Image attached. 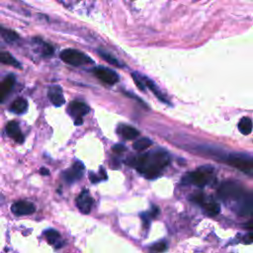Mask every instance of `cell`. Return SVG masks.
Listing matches in <instances>:
<instances>
[{
  "instance_id": "obj_4",
  "label": "cell",
  "mask_w": 253,
  "mask_h": 253,
  "mask_svg": "<svg viewBox=\"0 0 253 253\" xmlns=\"http://www.w3.org/2000/svg\"><path fill=\"white\" fill-rule=\"evenodd\" d=\"M226 162L232 167L244 172L247 175L253 174V160L248 155L236 154V153L230 154L227 157Z\"/></svg>"
},
{
  "instance_id": "obj_7",
  "label": "cell",
  "mask_w": 253,
  "mask_h": 253,
  "mask_svg": "<svg viewBox=\"0 0 253 253\" xmlns=\"http://www.w3.org/2000/svg\"><path fill=\"white\" fill-rule=\"evenodd\" d=\"M93 73L99 80H101L102 82H104L106 84L113 85L119 81L118 74L114 70L104 67V66L95 67L93 69Z\"/></svg>"
},
{
  "instance_id": "obj_1",
  "label": "cell",
  "mask_w": 253,
  "mask_h": 253,
  "mask_svg": "<svg viewBox=\"0 0 253 253\" xmlns=\"http://www.w3.org/2000/svg\"><path fill=\"white\" fill-rule=\"evenodd\" d=\"M127 163L130 166L135 167L145 178L153 179L156 178L160 171L168 165L169 155L165 150L158 149L137 157H132L130 160H127Z\"/></svg>"
},
{
  "instance_id": "obj_13",
  "label": "cell",
  "mask_w": 253,
  "mask_h": 253,
  "mask_svg": "<svg viewBox=\"0 0 253 253\" xmlns=\"http://www.w3.org/2000/svg\"><path fill=\"white\" fill-rule=\"evenodd\" d=\"M16 79L13 74H9L1 83H0V103L4 101L6 96L10 93L14 87Z\"/></svg>"
},
{
  "instance_id": "obj_11",
  "label": "cell",
  "mask_w": 253,
  "mask_h": 253,
  "mask_svg": "<svg viewBox=\"0 0 253 253\" xmlns=\"http://www.w3.org/2000/svg\"><path fill=\"white\" fill-rule=\"evenodd\" d=\"M47 96H48L49 101L55 107H60L65 103V100H64V97L62 94V89L57 85H54V86H51L48 88Z\"/></svg>"
},
{
  "instance_id": "obj_3",
  "label": "cell",
  "mask_w": 253,
  "mask_h": 253,
  "mask_svg": "<svg viewBox=\"0 0 253 253\" xmlns=\"http://www.w3.org/2000/svg\"><path fill=\"white\" fill-rule=\"evenodd\" d=\"M61 60L69 65L72 66H81L89 63H93V60L91 57H89L84 52L73 49V48H66L63 49L59 54Z\"/></svg>"
},
{
  "instance_id": "obj_25",
  "label": "cell",
  "mask_w": 253,
  "mask_h": 253,
  "mask_svg": "<svg viewBox=\"0 0 253 253\" xmlns=\"http://www.w3.org/2000/svg\"><path fill=\"white\" fill-rule=\"evenodd\" d=\"M131 76H132V79H133L134 82H135V85H136L141 91H144V90H145V86H144V84H143V82H142V80H141V78H140V75L133 72V73H131Z\"/></svg>"
},
{
  "instance_id": "obj_12",
  "label": "cell",
  "mask_w": 253,
  "mask_h": 253,
  "mask_svg": "<svg viewBox=\"0 0 253 253\" xmlns=\"http://www.w3.org/2000/svg\"><path fill=\"white\" fill-rule=\"evenodd\" d=\"M6 132L16 142L22 143L24 141V135L21 132V129H20V126H19L18 123L15 122V121H11L6 125Z\"/></svg>"
},
{
  "instance_id": "obj_22",
  "label": "cell",
  "mask_w": 253,
  "mask_h": 253,
  "mask_svg": "<svg viewBox=\"0 0 253 253\" xmlns=\"http://www.w3.org/2000/svg\"><path fill=\"white\" fill-rule=\"evenodd\" d=\"M253 211V203H252V197L249 195L245 201L242 203L241 207H240V211L239 213L241 215H250L252 213Z\"/></svg>"
},
{
  "instance_id": "obj_18",
  "label": "cell",
  "mask_w": 253,
  "mask_h": 253,
  "mask_svg": "<svg viewBox=\"0 0 253 253\" xmlns=\"http://www.w3.org/2000/svg\"><path fill=\"white\" fill-rule=\"evenodd\" d=\"M44 236H45L46 241L49 244L55 245V247H57V248L61 246V243H58V240L60 239V234L56 230L47 229V230L44 231Z\"/></svg>"
},
{
  "instance_id": "obj_31",
  "label": "cell",
  "mask_w": 253,
  "mask_h": 253,
  "mask_svg": "<svg viewBox=\"0 0 253 253\" xmlns=\"http://www.w3.org/2000/svg\"><path fill=\"white\" fill-rule=\"evenodd\" d=\"M252 239H253V237H252V233H251V232H249V233L245 236L244 241H245V243H251V242H252Z\"/></svg>"
},
{
  "instance_id": "obj_19",
  "label": "cell",
  "mask_w": 253,
  "mask_h": 253,
  "mask_svg": "<svg viewBox=\"0 0 253 253\" xmlns=\"http://www.w3.org/2000/svg\"><path fill=\"white\" fill-rule=\"evenodd\" d=\"M202 206L205 208L208 214H210V215H216L220 211V207L217 203H215L213 201H206V198H205Z\"/></svg>"
},
{
  "instance_id": "obj_27",
  "label": "cell",
  "mask_w": 253,
  "mask_h": 253,
  "mask_svg": "<svg viewBox=\"0 0 253 253\" xmlns=\"http://www.w3.org/2000/svg\"><path fill=\"white\" fill-rule=\"evenodd\" d=\"M43 55L48 56L53 53V47L49 43H43V48H42Z\"/></svg>"
},
{
  "instance_id": "obj_16",
  "label": "cell",
  "mask_w": 253,
  "mask_h": 253,
  "mask_svg": "<svg viewBox=\"0 0 253 253\" xmlns=\"http://www.w3.org/2000/svg\"><path fill=\"white\" fill-rule=\"evenodd\" d=\"M10 109L15 114H24L28 110V102L24 98H18L12 103Z\"/></svg>"
},
{
  "instance_id": "obj_30",
  "label": "cell",
  "mask_w": 253,
  "mask_h": 253,
  "mask_svg": "<svg viewBox=\"0 0 253 253\" xmlns=\"http://www.w3.org/2000/svg\"><path fill=\"white\" fill-rule=\"evenodd\" d=\"M89 179L91 180L92 183H98V182H100V181L102 180L100 177H98V176H97L96 174H94V173H90Z\"/></svg>"
},
{
  "instance_id": "obj_10",
  "label": "cell",
  "mask_w": 253,
  "mask_h": 253,
  "mask_svg": "<svg viewBox=\"0 0 253 253\" xmlns=\"http://www.w3.org/2000/svg\"><path fill=\"white\" fill-rule=\"evenodd\" d=\"M83 170H84V165L82 162L80 161H76L73 166L71 168H69L68 170H66L64 173H63V176H64V179L69 182V183H73L74 181L78 180L79 178H81L82 176V173H83Z\"/></svg>"
},
{
  "instance_id": "obj_20",
  "label": "cell",
  "mask_w": 253,
  "mask_h": 253,
  "mask_svg": "<svg viewBox=\"0 0 253 253\" xmlns=\"http://www.w3.org/2000/svg\"><path fill=\"white\" fill-rule=\"evenodd\" d=\"M238 128L242 134H250L252 131V121L250 118L244 117L238 123Z\"/></svg>"
},
{
  "instance_id": "obj_32",
  "label": "cell",
  "mask_w": 253,
  "mask_h": 253,
  "mask_svg": "<svg viewBox=\"0 0 253 253\" xmlns=\"http://www.w3.org/2000/svg\"><path fill=\"white\" fill-rule=\"evenodd\" d=\"M40 172H41V174L42 175H48L49 174V171L46 169V168H41V170H40Z\"/></svg>"
},
{
  "instance_id": "obj_29",
  "label": "cell",
  "mask_w": 253,
  "mask_h": 253,
  "mask_svg": "<svg viewBox=\"0 0 253 253\" xmlns=\"http://www.w3.org/2000/svg\"><path fill=\"white\" fill-rule=\"evenodd\" d=\"M125 150H126V147L123 144H116V145L113 146V151L116 152V153H122Z\"/></svg>"
},
{
  "instance_id": "obj_21",
  "label": "cell",
  "mask_w": 253,
  "mask_h": 253,
  "mask_svg": "<svg viewBox=\"0 0 253 253\" xmlns=\"http://www.w3.org/2000/svg\"><path fill=\"white\" fill-rule=\"evenodd\" d=\"M0 35L6 42H15L19 39V35L15 31L4 28V27H0Z\"/></svg>"
},
{
  "instance_id": "obj_23",
  "label": "cell",
  "mask_w": 253,
  "mask_h": 253,
  "mask_svg": "<svg viewBox=\"0 0 253 253\" xmlns=\"http://www.w3.org/2000/svg\"><path fill=\"white\" fill-rule=\"evenodd\" d=\"M151 144H152V141H151L149 138H147V137H142V138L137 139V140L133 143L132 146H133V148H134L135 150H137V151H142V150L148 148Z\"/></svg>"
},
{
  "instance_id": "obj_15",
  "label": "cell",
  "mask_w": 253,
  "mask_h": 253,
  "mask_svg": "<svg viewBox=\"0 0 253 253\" xmlns=\"http://www.w3.org/2000/svg\"><path fill=\"white\" fill-rule=\"evenodd\" d=\"M140 78H141V80H142L144 86H145V87L147 86V87L150 89V91H152V93H153L160 101H162V102H164V103H168L167 99H165V97L162 95V93H161L160 90L156 87V85L153 83L152 80H150L149 78L145 77L144 75H140Z\"/></svg>"
},
{
  "instance_id": "obj_2",
  "label": "cell",
  "mask_w": 253,
  "mask_h": 253,
  "mask_svg": "<svg viewBox=\"0 0 253 253\" xmlns=\"http://www.w3.org/2000/svg\"><path fill=\"white\" fill-rule=\"evenodd\" d=\"M212 173H213L212 167H211V166H202L199 169H197L196 171L188 173L182 179V182L183 183L194 184V185L199 186V187H203V186L207 185L210 182V180L212 177Z\"/></svg>"
},
{
  "instance_id": "obj_9",
  "label": "cell",
  "mask_w": 253,
  "mask_h": 253,
  "mask_svg": "<svg viewBox=\"0 0 253 253\" xmlns=\"http://www.w3.org/2000/svg\"><path fill=\"white\" fill-rule=\"evenodd\" d=\"M11 211L16 215H27L31 214L36 211L34 204L27 201H19L12 205Z\"/></svg>"
},
{
  "instance_id": "obj_28",
  "label": "cell",
  "mask_w": 253,
  "mask_h": 253,
  "mask_svg": "<svg viewBox=\"0 0 253 253\" xmlns=\"http://www.w3.org/2000/svg\"><path fill=\"white\" fill-rule=\"evenodd\" d=\"M158 214H159V208H157V207H155V206H152L150 211L147 213V215L149 216V218H150V217L154 218V217H156Z\"/></svg>"
},
{
  "instance_id": "obj_14",
  "label": "cell",
  "mask_w": 253,
  "mask_h": 253,
  "mask_svg": "<svg viewBox=\"0 0 253 253\" xmlns=\"http://www.w3.org/2000/svg\"><path fill=\"white\" fill-rule=\"evenodd\" d=\"M118 131L122 134V136L125 139H128V140L134 139L139 135V131L136 128L126 125H120L118 127Z\"/></svg>"
},
{
  "instance_id": "obj_24",
  "label": "cell",
  "mask_w": 253,
  "mask_h": 253,
  "mask_svg": "<svg viewBox=\"0 0 253 253\" xmlns=\"http://www.w3.org/2000/svg\"><path fill=\"white\" fill-rule=\"evenodd\" d=\"M98 52H99L100 56H102L106 61H108V62H109V63H111L112 65L121 66L120 61H118V59H116V58H115L114 56H112L111 54H109V53H107V52H104V51H102V50H99Z\"/></svg>"
},
{
  "instance_id": "obj_8",
  "label": "cell",
  "mask_w": 253,
  "mask_h": 253,
  "mask_svg": "<svg viewBox=\"0 0 253 253\" xmlns=\"http://www.w3.org/2000/svg\"><path fill=\"white\" fill-rule=\"evenodd\" d=\"M76 205L83 213H89L93 205V199L91 198L88 190L84 189L76 199Z\"/></svg>"
},
{
  "instance_id": "obj_6",
  "label": "cell",
  "mask_w": 253,
  "mask_h": 253,
  "mask_svg": "<svg viewBox=\"0 0 253 253\" xmlns=\"http://www.w3.org/2000/svg\"><path fill=\"white\" fill-rule=\"evenodd\" d=\"M89 107L83 103V102H79V101H73L69 104L68 108H67V112L68 114L74 118V122L75 125H82V117L87 115L89 113Z\"/></svg>"
},
{
  "instance_id": "obj_17",
  "label": "cell",
  "mask_w": 253,
  "mask_h": 253,
  "mask_svg": "<svg viewBox=\"0 0 253 253\" xmlns=\"http://www.w3.org/2000/svg\"><path fill=\"white\" fill-rule=\"evenodd\" d=\"M0 62L3 64H6V65L14 66L16 68H21L20 62L7 51L0 52Z\"/></svg>"
},
{
  "instance_id": "obj_5",
  "label": "cell",
  "mask_w": 253,
  "mask_h": 253,
  "mask_svg": "<svg viewBox=\"0 0 253 253\" xmlns=\"http://www.w3.org/2000/svg\"><path fill=\"white\" fill-rule=\"evenodd\" d=\"M218 194L225 200H237L243 196L244 192L243 188L237 182L226 181L220 185Z\"/></svg>"
},
{
  "instance_id": "obj_26",
  "label": "cell",
  "mask_w": 253,
  "mask_h": 253,
  "mask_svg": "<svg viewBox=\"0 0 253 253\" xmlns=\"http://www.w3.org/2000/svg\"><path fill=\"white\" fill-rule=\"evenodd\" d=\"M166 248H167V245H166V243H165V242H163V241L157 242V243H155V244L151 247V249H152L153 251L158 252V253L165 251V249H166Z\"/></svg>"
}]
</instances>
